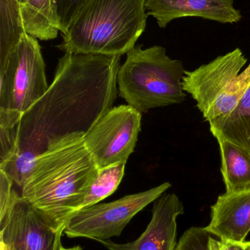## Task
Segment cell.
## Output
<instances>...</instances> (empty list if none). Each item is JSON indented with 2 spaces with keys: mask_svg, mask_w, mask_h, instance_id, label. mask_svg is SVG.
Segmentation results:
<instances>
[{
  "mask_svg": "<svg viewBox=\"0 0 250 250\" xmlns=\"http://www.w3.org/2000/svg\"><path fill=\"white\" fill-rule=\"evenodd\" d=\"M0 250H11L8 246L3 243V242H0Z\"/></svg>",
  "mask_w": 250,
  "mask_h": 250,
  "instance_id": "cell-25",
  "label": "cell"
},
{
  "mask_svg": "<svg viewBox=\"0 0 250 250\" xmlns=\"http://www.w3.org/2000/svg\"><path fill=\"white\" fill-rule=\"evenodd\" d=\"M60 250H83V249L80 246H75L70 248H65L63 247Z\"/></svg>",
  "mask_w": 250,
  "mask_h": 250,
  "instance_id": "cell-24",
  "label": "cell"
},
{
  "mask_svg": "<svg viewBox=\"0 0 250 250\" xmlns=\"http://www.w3.org/2000/svg\"><path fill=\"white\" fill-rule=\"evenodd\" d=\"M170 182L104 204L82 208L72 214L63 234L68 238L110 240L119 236L135 216L171 188Z\"/></svg>",
  "mask_w": 250,
  "mask_h": 250,
  "instance_id": "cell-7",
  "label": "cell"
},
{
  "mask_svg": "<svg viewBox=\"0 0 250 250\" xmlns=\"http://www.w3.org/2000/svg\"><path fill=\"white\" fill-rule=\"evenodd\" d=\"M250 245V242H227L221 240L220 250H247Z\"/></svg>",
  "mask_w": 250,
  "mask_h": 250,
  "instance_id": "cell-23",
  "label": "cell"
},
{
  "mask_svg": "<svg viewBox=\"0 0 250 250\" xmlns=\"http://www.w3.org/2000/svg\"><path fill=\"white\" fill-rule=\"evenodd\" d=\"M14 128L0 126V162L14 154L19 148Z\"/></svg>",
  "mask_w": 250,
  "mask_h": 250,
  "instance_id": "cell-21",
  "label": "cell"
},
{
  "mask_svg": "<svg viewBox=\"0 0 250 250\" xmlns=\"http://www.w3.org/2000/svg\"><path fill=\"white\" fill-rule=\"evenodd\" d=\"M240 48L185 71L183 88L208 123L230 114L250 86V64Z\"/></svg>",
  "mask_w": 250,
  "mask_h": 250,
  "instance_id": "cell-6",
  "label": "cell"
},
{
  "mask_svg": "<svg viewBox=\"0 0 250 250\" xmlns=\"http://www.w3.org/2000/svg\"><path fill=\"white\" fill-rule=\"evenodd\" d=\"M183 213L184 207L176 194H163L154 201L151 221L136 240L126 244L98 242L108 250H175L177 220Z\"/></svg>",
  "mask_w": 250,
  "mask_h": 250,
  "instance_id": "cell-10",
  "label": "cell"
},
{
  "mask_svg": "<svg viewBox=\"0 0 250 250\" xmlns=\"http://www.w3.org/2000/svg\"><path fill=\"white\" fill-rule=\"evenodd\" d=\"M207 231L220 240L245 242L250 232V189L226 192L211 207Z\"/></svg>",
  "mask_w": 250,
  "mask_h": 250,
  "instance_id": "cell-12",
  "label": "cell"
},
{
  "mask_svg": "<svg viewBox=\"0 0 250 250\" xmlns=\"http://www.w3.org/2000/svg\"><path fill=\"white\" fill-rule=\"evenodd\" d=\"M249 246H250V245H249ZM250 250L249 247H248V250Z\"/></svg>",
  "mask_w": 250,
  "mask_h": 250,
  "instance_id": "cell-27",
  "label": "cell"
},
{
  "mask_svg": "<svg viewBox=\"0 0 250 250\" xmlns=\"http://www.w3.org/2000/svg\"><path fill=\"white\" fill-rule=\"evenodd\" d=\"M21 16L25 32L36 39H55L60 32L51 0H26L21 4Z\"/></svg>",
  "mask_w": 250,
  "mask_h": 250,
  "instance_id": "cell-15",
  "label": "cell"
},
{
  "mask_svg": "<svg viewBox=\"0 0 250 250\" xmlns=\"http://www.w3.org/2000/svg\"><path fill=\"white\" fill-rule=\"evenodd\" d=\"M117 75L119 96L141 114L154 108L181 104L186 99L183 79L186 70L165 48L143 49L135 45L127 53Z\"/></svg>",
  "mask_w": 250,
  "mask_h": 250,
  "instance_id": "cell-4",
  "label": "cell"
},
{
  "mask_svg": "<svg viewBox=\"0 0 250 250\" xmlns=\"http://www.w3.org/2000/svg\"><path fill=\"white\" fill-rule=\"evenodd\" d=\"M48 87L38 41L23 34L19 43L0 62V126L16 127Z\"/></svg>",
  "mask_w": 250,
  "mask_h": 250,
  "instance_id": "cell-5",
  "label": "cell"
},
{
  "mask_svg": "<svg viewBox=\"0 0 250 250\" xmlns=\"http://www.w3.org/2000/svg\"><path fill=\"white\" fill-rule=\"evenodd\" d=\"M221 156V173L226 192L250 189V153L223 137L214 136Z\"/></svg>",
  "mask_w": 250,
  "mask_h": 250,
  "instance_id": "cell-13",
  "label": "cell"
},
{
  "mask_svg": "<svg viewBox=\"0 0 250 250\" xmlns=\"http://www.w3.org/2000/svg\"><path fill=\"white\" fill-rule=\"evenodd\" d=\"M126 163L99 169L81 206L80 209L98 204L113 195L120 185L125 174ZM79 209V210H80Z\"/></svg>",
  "mask_w": 250,
  "mask_h": 250,
  "instance_id": "cell-17",
  "label": "cell"
},
{
  "mask_svg": "<svg viewBox=\"0 0 250 250\" xmlns=\"http://www.w3.org/2000/svg\"><path fill=\"white\" fill-rule=\"evenodd\" d=\"M146 0H88L63 34L65 53L120 56L135 46L146 26Z\"/></svg>",
  "mask_w": 250,
  "mask_h": 250,
  "instance_id": "cell-3",
  "label": "cell"
},
{
  "mask_svg": "<svg viewBox=\"0 0 250 250\" xmlns=\"http://www.w3.org/2000/svg\"><path fill=\"white\" fill-rule=\"evenodd\" d=\"M87 1L88 0H51L62 35L67 32L73 19Z\"/></svg>",
  "mask_w": 250,
  "mask_h": 250,
  "instance_id": "cell-20",
  "label": "cell"
},
{
  "mask_svg": "<svg viewBox=\"0 0 250 250\" xmlns=\"http://www.w3.org/2000/svg\"><path fill=\"white\" fill-rule=\"evenodd\" d=\"M142 114L129 105L113 107L85 135L98 169L126 163L141 131Z\"/></svg>",
  "mask_w": 250,
  "mask_h": 250,
  "instance_id": "cell-8",
  "label": "cell"
},
{
  "mask_svg": "<svg viewBox=\"0 0 250 250\" xmlns=\"http://www.w3.org/2000/svg\"><path fill=\"white\" fill-rule=\"evenodd\" d=\"M13 182L0 170V217L8 211L16 191L13 188Z\"/></svg>",
  "mask_w": 250,
  "mask_h": 250,
  "instance_id": "cell-22",
  "label": "cell"
},
{
  "mask_svg": "<svg viewBox=\"0 0 250 250\" xmlns=\"http://www.w3.org/2000/svg\"><path fill=\"white\" fill-rule=\"evenodd\" d=\"M85 133L69 134L38 155L21 195L57 231H64L98 173Z\"/></svg>",
  "mask_w": 250,
  "mask_h": 250,
  "instance_id": "cell-2",
  "label": "cell"
},
{
  "mask_svg": "<svg viewBox=\"0 0 250 250\" xmlns=\"http://www.w3.org/2000/svg\"><path fill=\"white\" fill-rule=\"evenodd\" d=\"M18 1H19L20 4H23V2H24L26 0H17Z\"/></svg>",
  "mask_w": 250,
  "mask_h": 250,
  "instance_id": "cell-26",
  "label": "cell"
},
{
  "mask_svg": "<svg viewBox=\"0 0 250 250\" xmlns=\"http://www.w3.org/2000/svg\"><path fill=\"white\" fill-rule=\"evenodd\" d=\"M120 56L65 53L45 95L14 128L19 149L40 155L69 134H86L113 108Z\"/></svg>",
  "mask_w": 250,
  "mask_h": 250,
  "instance_id": "cell-1",
  "label": "cell"
},
{
  "mask_svg": "<svg viewBox=\"0 0 250 250\" xmlns=\"http://www.w3.org/2000/svg\"><path fill=\"white\" fill-rule=\"evenodd\" d=\"M145 9L161 28L183 17H199L222 23H237L242 18L233 0H146Z\"/></svg>",
  "mask_w": 250,
  "mask_h": 250,
  "instance_id": "cell-11",
  "label": "cell"
},
{
  "mask_svg": "<svg viewBox=\"0 0 250 250\" xmlns=\"http://www.w3.org/2000/svg\"><path fill=\"white\" fill-rule=\"evenodd\" d=\"M0 62L26 33L21 16V4L17 0H0Z\"/></svg>",
  "mask_w": 250,
  "mask_h": 250,
  "instance_id": "cell-16",
  "label": "cell"
},
{
  "mask_svg": "<svg viewBox=\"0 0 250 250\" xmlns=\"http://www.w3.org/2000/svg\"><path fill=\"white\" fill-rule=\"evenodd\" d=\"M250 249V246H249Z\"/></svg>",
  "mask_w": 250,
  "mask_h": 250,
  "instance_id": "cell-28",
  "label": "cell"
},
{
  "mask_svg": "<svg viewBox=\"0 0 250 250\" xmlns=\"http://www.w3.org/2000/svg\"><path fill=\"white\" fill-rule=\"evenodd\" d=\"M38 157L33 151L19 148L14 154L0 162V170L22 189L32 173Z\"/></svg>",
  "mask_w": 250,
  "mask_h": 250,
  "instance_id": "cell-18",
  "label": "cell"
},
{
  "mask_svg": "<svg viewBox=\"0 0 250 250\" xmlns=\"http://www.w3.org/2000/svg\"><path fill=\"white\" fill-rule=\"evenodd\" d=\"M212 236L205 228H190L183 233L175 250H220L221 240Z\"/></svg>",
  "mask_w": 250,
  "mask_h": 250,
  "instance_id": "cell-19",
  "label": "cell"
},
{
  "mask_svg": "<svg viewBox=\"0 0 250 250\" xmlns=\"http://www.w3.org/2000/svg\"><path fill=\"white\" fill-rule=\"evenodd\" d=\"M63 234L17 192L5 215L0 217V242L11 250H60Z\"/></svg>",
  "mask_w": 250,
  "mask_h": 250,
  "instance_id": "cell-9",
  "label": "cell"
},
{
  "mask_svg": "<svg viewBox=\"0 0 250 250\" xmlns=\"http://www.w3.org/2000/svg\"><path fill=\"white\" fill-rule=\"evenodd\" d=\"M209 125L214 137H223L250 153V86L230 114Z\"/></svg>",
  "mask_w": 250,
  "mask_h": 250,
  "instance_id": "cell-14",
  "label": "cell"
}]
</instances>
